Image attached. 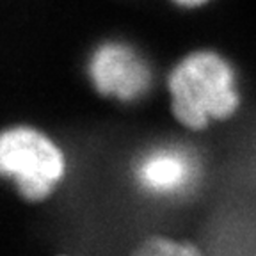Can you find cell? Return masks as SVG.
I'll return each mask as SVG.
<instances>
[{
	"label": "cell",
	"instance_id": "1",
	"mask_svg": "<svg viewBox=\"0 0 256 256\" xmlns=\"http://www.w3.org/2000/svg\"><path fill=\"white\" fill-rule=\"evenodd\" d=\"M171 112L188 130H204L238 110L240 92L233 68L214 52L185 57L169 76Z\"/></svg>",
	"mask_w": 256,
	"mask_h": 256
},
{
	"label": "cell",
	"instance_id": "2",
	"mask_svg": "<svg viewBox=\"0 0 256 256\" xmlns=\"http://www.w3.org/2000/svg\"><path fill=\"white\" fill-rule=\"evenodd\" d=\"M68 174L60 146L27 124L0 130V180L27 203H43L59 190Z\"/></svg>",
	"mask_w": 256,
	"mask_h": 256
},
{
	"label": "cell",
	"instance_id": "3",
	"mask_svg": "<svg viewBox=\"0 0 256 256\" xmlns=\"http://www.w3.org/2000/svg\"><path fill=\"white\" fill-rule=\"evenodd\" d=\"M203 176L200 155L180 142H162L144 150L132 166L137 190L148 200L182 201L198 190Z\"/></svg>",
	"mask_w": 256,
	"mask_h": 256
},
{
	"label": "cell",
	"instance_id": "4",
	"mask_svg": "<svg viewBox=\"0 0 256 256\" xmlns=\"http://www.w3.org/2000/svg\"><path fill=\"white\" fill-rule=\"evenodd\" d=\"M89 75L102 94L121 102L139 100L152 86L146 60L123 43L102 44L91 59Z\"/></svg>",
	"mask_w": 256,
	"mask_h": 256
},
{
	"label": "cell",
	"instance_id": "5",
	"mask_svg": "<svg viewBox=\"0 0 256 256\" xmlns=\"http://www.w3.org/2000/svg\"><path fill=\"white\" fill-rule=\"evenodd\" d=\"M130 256H206L194 242L171 235H150L132 249Z\"/></svg>",
	"mask_w": 256,
	"mask_h": 256
},
{
	"label": "cell",
	"instance_id": "6",
	"mask_svg": "<svg viewBox=\"0 0 256 256\" xmlns=\"http://www.w3.org/2000/svg\"><path fill=\"white\" fill-rule=\"evenodd\" d=\"M174 2L180 6H185V8H196V6L204 4V2H208V0H174Z\"/></svg>",
	"mask_w": 256,
	"mask_h": 256
},
{
	"label": "cell",
	"instance_id": "7",
	"mask_svg": "<svg viewBox=\"0 0 256 256\" xmlns=\"http://www.w3.org/2000/svg\"><path fill=\"white\" fill-rule=\"evenodd\" d=\"M59 256H68V254H59Z\"/></svg>",
	"mask_w": 256,
	"mask_h": 256
}]
</instances>
